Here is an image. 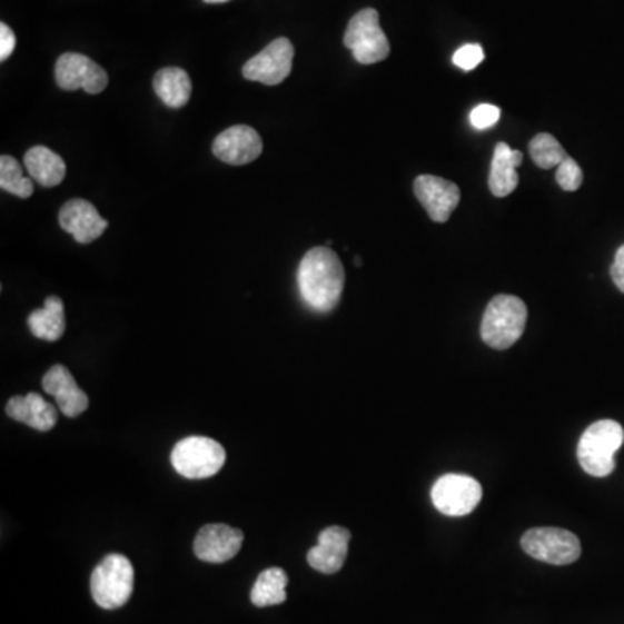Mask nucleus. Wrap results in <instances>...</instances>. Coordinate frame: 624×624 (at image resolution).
Returning <instances> with one entry per match:
<instances>
[{
  "label": "nucleus",
  "mask_w": 624,
  "mask_h": 624,
  "mask_svg": "<svg viewBox=\"0 0 624 624\" xmlns=\"http://www.w3.org/2000/svg\"><path fill=\"white\" fill-rule=\"evenodd\" d=\"M59 226L70 232L76 241L87 245L98 240L107 231L108 220L99 216L98 208L91 201L76 198L67 201L59 210Z\"/></svg>",
  "instance_id": "nucleus-14"
},
{
  "label": "nucleus",
  "mask_w": 624,
  "mask_h": 624,
  "mask_svg": "<svg viewBox=\"0 0 624 624\" xmlns=\"http://www.w3.org/2000/svg\"><path fill=\"white\" fill-rule=\"evenodd\" d=\"M14 48H17V37H14V32H12L8 24H0V59H2V61L9 59Z\"/></svg>",
  "instance_id": "nucleus-28"
},
{
  "label": "nucleus",
  "mask_w": 624,
  "mask_h": 624,
  "mask_svg": "<svg viewBox=\"0 0 624 624\" xmlns=\"http://www.w3.org/2000/svg\"><path fill=\"white\" fill-rule=\"evenodd\" d=\"M212 151L228 166H248L263 153V139L251 127L232 126L217 136Z\"/></svg>",
  "instance_id": "nucleus-13"
},
{
  "label": "nucleus",
  "mask_w": 624,
  "mask_h": 624,
  "mask_svg": "<svg viewBox=\"0 0 624 624\" xmlns=\"http://www.w3.org/2000/svg\"><path fill=\"white\" fill-rule=\"evenodd\" d=\"M155 92L172 110H181L191 98V79L182 68H161L153 79Z\"/></svg>",
  "instance_id": "nucleus-20"
},
{
  "label": "nucleus",
  "mask_w": 624,
  "mask_h": 624,
  "mask_svg": "<svg viewBox=\"0 0 624 624\" xmlns=\"http://www.w3.org/2000/svg\"><path fill=\"white\" fill-rule=\"evenodd\" d=\"M133 567L126 555L110 554L96 566L91 576V593L99 607H122L132 597Z\"/></svg>",
  "instance_id": "nucleus-4"
},
{
  "label": "nucleus",
  "mask_w": 624,
  "mask_h": 624,
  "mask_svg": "<svg viewBox=\"0 0 624 624\" xmlns=\"http://www.w3.org/2000/svg\"><path fill=\"white\" fill-rule=\"evenodd\" d=\"M6 413L12 420L21 422L39 433H49L58 422L55 406L36 393L11 397L6 405Z\"/></svg>",
  "instance_id": "nucleus-17"
},
{
  "label": "nucleus",
  "mask_w": 624,
  "mask_h": 624,
  "mask_svg": "<svg viewBox=\"0 0 624 624\" xmlns=\"http://www.w3.org/2000/svg\"><path fill=\"white\" fill-rule=\"evenodd\" d=\"M344 46L361 65L380 63L389 58L390 43L380 27L377 9L366 8L354 14L347 24Z\"/></svg>",
  "instance_id": "nucleus-6"
},
{
  "label": "nucleus",
  "mask_w": 624,
  "mask_h": 624,
  "mask_svg": "<svg viewBox=\"0 0 624 624\" xmlns=\"http://www.w3.org/2000/svg\"><path fill=\"white\" fill-rule=\"evenodd\" d=\"M244 533L226 524H207L198 531L192 549L200 561L222 564L238 555L244 545Z\"/></svg>",
  "instance_id": "nucleus-12"
},
{
  "label": "nucleus",
  "mask_w": 624,
  "mask_h": 624,
  "mask_svg": "<svg viewBox=\"0 0 624 624\" xmlns=\"http://www.w3.org/2000/svg\"><path fill=\"white\" fill-rule=\"evenodd\" d=\"M170 462L182 477L207 479L225 467L226 452L217 440L191 436L174 446Z\"/></svg>",
  "instance_id": "nucleus-5"
},
{
  "label": "nucleus",
  "mask_w": 624,
  "mask_h": 624,
  "mask_svg": "<svg viewBox=\"0 0 624 624\" xmlns=\"http://www.w3.org/2000/svg\"><path fill=\"white\" fill-rule=\"evenodd\" d=\"M523 151L512 150L507 142H498L489 170V189L496 198H505L518 186L517 167L523 166Z\"/></svg>",
  "instance_id": "nucleus-18"
},
{
  "label": "nucleus",
  "mask_w": 624,
  "mask_h": 624,
  "mask_svg": "<svg viewBox=\"0 0 624 624\" xmlns=\"http://www.w3.org/2000/svg\"><path fill=\"white\" fill-rule=\"evenodd\" d=\"M0 188L18 198H30L33 195V179L27 177L17 158L2 155L0 157Z\"/></svg>",
  "instance_id": "nucleus-23"
},
{
  "label": "nucleus",
  "mask_w": 624,
  "mask_h": 624,
  "mask_svg": "<svg viewBox=\"0 0 624 624\" xmlns=\"http://www.w3.org/2000/svg\"><path fill=\"white\" fill-rule=\"evenodd\" d=\"M434 507L448 517L472 514L483 499V486L471 475L446 474L433 486Z\"/></svg>",
  "instance_id": "nucleus-8"
},
{
  "label": "nucleus",
  "mask_w": 624,
  "mask_h": 624,
  "mask_svg": "<svg viewBox=\"0 0 624 624\" xmlns=\"http://www.w3.org/2000/svg\"><path fill=\"white\" fill-rule=\"evenodd\" d=\"M413 191L418 198L428 216L434 222H446L455 212V208L459 204V188L455 182L446 181L443 177L437 176H418L413 182Z\"/></svg>",
  "instance_id": "nucleus-11"
},
{
  "label": "nucleus",
  "mask_w": 624,
  "mask_h": 624,
  "mask_svg": "<svg viewBox=\"0 0 624 624\" xmlns=\"http://www.w3.org/2000/svg\"><path fill=\"white\" fill-rule=\"evenodd\" d=\"M611 276H613L614 285L624 294V245L617 248L613 267H611Z\"/></svg>",
  "instance_id": "nucleus-29"
},
{
  "label": "nucleus",
  "mask_w": 624,
  "mask_h": 624,
  "mask_svg": "<svg viewBox=\"0 0 624 624\" xmlns=\"http://www.w3.org/2000/svg\"><path fill=\"white\" fill-rule=\"evenodd\" d=\"M288 576L279 567L263 571L251 588L250 601L256 607H271L287 602Z\"/></svg>",
  "instance_id": "nucleus-22"
},
{
  "label": "nucleus",
  "mask_w": 624,
  "mask_h": 624,
  "mask_svg": "<svg viewBox=\"0 0 624 624\" xmlns=\"http://www.w3.org/2000/svg\"><path fill=\"white\" fill-rule=\"evenodd\" d=\"M24 167L33 181L43 188H55L63 182L67 176V164L63 158L46 146H33L24 155Z\"/></svg>",
  "instance_id": "nucleus-19"
},
{
  "label": "nucleus",
  "mask_w": 624,
  "mask_h": 624,
  "mask_svg": "<svg viewBox=\"0 0 624 624\" xmlns=\"http://www.w3.org/2000/svg\"><path fill=\"white\" fill-rule=\"evenodd\" d=\"M499 115H502V111H499L498 107L484 102V105H479V107H475L474 110H472L471 123L475 129H489V127L498 122Z\"/></svg>",
  "instance_id": "nucleus-27"
},
{
  "label": "nucleus",
  "mask_w": 624,
  "mask_h": 624,
  "mask_svg": "<svg viewBox=\"0 0 624 624\" xmlns=\"http://www.w3.org/2000/svg\"><path fill=\"white\" fill-rule=\"evenodd\" d=\"M297 284L306 306L326 315L340 303L346 271L330 247H315L300 260Z\"/></svg>",
  "instance_id": "nucleus-1"
},
{
  "label": "nucleus",
  "mask_w": 624,
  "mask_h": 624,
  "mask_svg": "<svg viewBox=\"0 0 624 624\" xmlns=\"http://www.w3.org/2000/svg\"><path fill=\"white\" fill-rule=\"evenodd\" d=\"M42 389L55 397L59 412L68 418H76L89 408V397L77 385L67 366H52L48 374L43 375Z\"/></svg>",
  "instance_id": "nucleus-15"
},
{
  "label": "nucleus",
  "mask_w": 624,
  "mask_h": 624,
  "mask_svg": "<svg viewBox=\"0 0 624 624\" xmlns=\"http://www.w3.org/2000/svg\"><path fill=\"white\" fill-rule=\"evenodd\" d=\"M557 185L561 186L564 191H577L583 185V170L582 167L577 166V161L573 158L567 157L566 160L562 161L561 166L557 167Z\"/></svg>",
  "instance_id": "nucleus-25"
},
{
  "label": "nucleus",
  "mask_w": 624,
  "mask_h": 624,
  "mask_svg": "<svg viewBox=\"0 0 624 624\" xmlns=\"http://www.w3.org/2000/svg\"><path fill=\"white\" fill-rule=\"evenodd\" d=\"M521 546L529 557L554 566H567L582 557V543L576 534L558 527L529 529L521 539Z\"/></svg>",
  "instance_id": "nucleus-7"
},
{
  "label": "nucleus",
  "mask_w": 624,
  "mask_h": 624,
  "mask_svg": "<svg viewBox=\"0 0 624 624\" xmlns=\"http://www.w3.org/2000/svg\"><path fill=\"white\" fill-rule=\"evenodd\" d=\"M207 4H225V2H229V0H204Z\"/></svg>",
  "instance_id": "nucleus-30"
},
{
  "label": "nucleus",
  "mask_w": 624,
  "mask_h": 624,
  "mask_svg": "<svg viewBox=\"0 0 624 624\" xmlns=\"http://www.w3.org/2000/svg\"><path fill=\"white\" fill-rule=\"evenodd\" d=\"M56 82L63 91L99 95L108 87V73L96 61L79 52H65L56 61Z\"/></svg>",
  "instance_id": "nucleus-10"
},
{
  "label": "nucleus",
  "mask_w": 624,
  "mask_h": 624,
  "mask_svg": "<svg viewBox=\"0 0 624 624\" xmlns=\"http://www.w3.org/2000/svg\"><path fill=\"white\" fill-rule=\"evenodd\" d=\"M484 61V49L479 43H467L462 46L453 56V63L465 71H472Z\"/></svg>",
  "instance_id": "nucleus-26"
},
{
  "label": "nucleus",
  "mask_w": 624,
  "mask_h": 624,
  "mask_svg": "<svg viewBox=\"0 0 624 624\" xmlns=\"http://www.w3.org/2000/svg\"><path fill=\"white\" fill-rule=\"evenodd\" d=\"M529 153L534 164L539 169H554L561 166L562 161L566 160L569 155L562 148L561 142L552 136V133L542 132L534 136L533 141L529 142Z\"/></svg>",
  "instance_id": "nucleus-24"
},
{
  "label": "nucleus",
  "mask_w": 624,
  "mask_h": 624,
  "mask_svg": "<svg viewBox=\"0 0 624 624\" xmlns=\"http://www.w3.org/2000/svg\"><path fill=\"white\" fill-rule=\"evenodd\" d=\"M294 43L287 37L273 40L264 51L248 59L241 68L245 79L264 86H278L290 76L294 65Z\"/></svg>",
  "instance_id": "nucleus-9"
},
{
  "label": "nucleus",
  "mask_w": 624,
  "mask_h": 624,
  "mask_svg": "<svg viewBox=\"0 0 624 624\" xmlns=\"http://www.w3.org/2000/svg\"><path fill=\"white\" fill-rule=\"evenodd\" d=\"M28 328L33 337L40 340L56 341L63 337L67 328L63 300L56 295L48 297L42 309L33 310L32 315L28 316Z\"/></svg>",
  "instance_id": "nucleus-21"
},
{
  "label": "nucleus",
  "mask_w": 624,
  "mask_h": 624,
  "mask_svg": "<svg viewBox=\"0 0 624 624\" xmlns=\"http://www.w3.org/2000/svg\"><path fill=\"white\" fill-rule=\"evenodd\" d=\"M354 264H356V266L361 267L363 263H361V257H356V259H354Z\"/></svg>",
  "instance_id": "nucleus-31"
},
{
  "label": "nucleus",
  "mask_w": 624,
  "mask_h": 624,
  "mask_svg": "<svg viewBox=\"0 0 624 624\" xmlns=\"http://www.w3.org/2000/svg\"><path fill=\"white\" fill-rule=\"evenodd\" d=\"M350 531L330 526L319 533L318 545L307 552V562L323 574H335L346 564L349 552Z\"/></svg>",
  "instance_id": "nucleus-16"
},
{
  "label": "nucleus",
  "mask_w": 624,
  "mask_h": 624,
  "mask_svg": "<svg viewBox=\"0 0 624 624\" xmlns=\"http://www.w3.org/2000/svg\"><path fill=\"white\" fill-rule=\"evenodd\" d=\"M527 307L515 295H496L484 310L481 337L496 350L511 349L526 330Z\"/></svg>",
  "instance_id": "nucleus-3"
},
{
  "label": "nucleus",
  "mask_w": 624,
  "mask_h": 624,
  "mask_svg": "<svg viewBox=\"0 0 624 624\" xmlns=\"http://www.w3.org/2000/svg\"><path fill=\"white\" fill-rule=\"evenodd\" d=\"M624 443L623 425L598 420L590 425L577 444V459L592 477H607L616 468V453Z\"/></svg>",
  "instance_id": "nucleus-2"
}]
</instances>
